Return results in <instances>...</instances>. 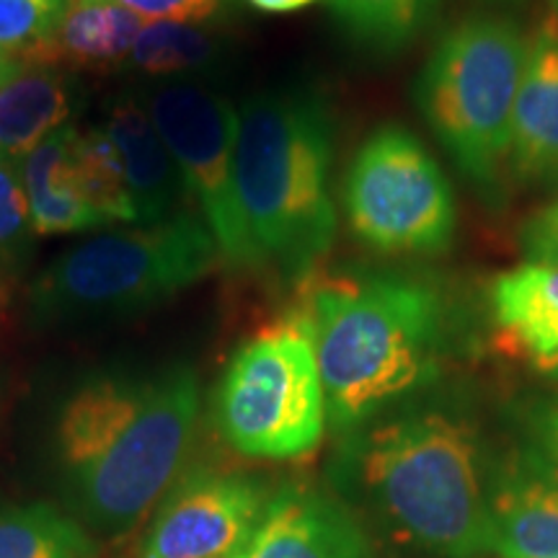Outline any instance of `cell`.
I'll list each match as a JSON object with an SVG mask.
<instances>
[{
  "label": "cell",
  "instance_id": "obj_8",
  "mask_svg": "<svg viewBox=\"0 0 558 558\" xmlns=\"http://www.w3.org/2000/svg\"><path fill=\"white\" fill-rule=\"evenodd\" d=\"M349 228L380 254H439L458 226L456 194L427 145L386 124L354 153L344 179Z\"/></svg>",
  "mask_w": 558,
  "mask_h": 558
},
{
  "label": "cell",
  "instance_id": "obj_13",
  "mask_svg": "<svg viewBox=\"0 0 558 558\" xmlns=\"http://www.w3.org/2000/svg\"><path fill=\"white\" fill-rule=\"evenodd\" d=\"M104 132L122 158L137 220L153 226L184 213L181 202L190 199V192L148 109L135 99H120L111 107Z\"/></svg>",
  "mask_w": 558,
  "mask_h": 558
},
{
  "label": "cell",
  "instance_id": "obj_11",
  "mask_svg": "<svg viewBox=\"0 0 558 558\" xmlns=\"http://www.w3.org/2000/svg\"><path fill=\"white\" fill-rule=\"evenodd\" d=\"M233 558H369V548L333 501L308 488H284L267 501Z\"/></svg>",
  "mask_w": 558,
  "mask_h": 558
},
{
  "label": "cell",
  "instance_id": "obj_26",
  "mask_svg": "<svg viewBox=\"0 0 558 558\" xmlns=\"http://www.w3.org/2000/svg\"><path fill=\"white\" fill-rule=\"evenodd\" d=\"M140 19L179 21V24H202L220 11L222 0H117Z\"/></svg>",
  "mask_w": 558,
  "mask_h": 558
},
{
  "label": "cell",
  "instance_id": "obj_21",
  "mask_svg": "<svg viewBox=\"0 0 558 558\" xmlns=\"http://www.w3.org/2000/svg\"><path fill=\"white\" fill-rule=\"evenodd\" d=\"M442 0H329L347 32L378 50H399L409 45Z\"/></svg>",
  "mask_w": 558,
  "mask_h": 558
},
{
  "label": "cell",
  "instance_id": "obj_27",
  "mask_svg": "<svg viewBox=\"0 0 558 558\" xmlns=\"http://www.w3.org/2000/svg\"><path fill=\"white\" fill-rule=\"evenodd\" d=\"M538 437L550 469H554V476H558V403L543 411L538 422Z\"/></svg>",
  "mask_w": 558,
  "mask_h": 558
},
{
  "label": "cell",
  "instance_id": "obj_29",
  "mask_svg": "<svg viewBox=\"0 0 558 558\" xmlns=\"http://www.w3.org/2000/svg\"><path fill=\"white\" fill-rule=\"evenodd\" d=\"M21 68L24 65H21L19 58H13V54H9V52H0V83L9 81L11 75H16Z\"/></svg>",
  "mask_w": 558,
  "mask_h": 558
},
{
  "label": "cell",
  "instance_id": "obj_12",
  "mask_svg": "<svg viewBox=\"0 0 558 558\" xmlns=\"http://www.w3.org/2000/svg\"><path fill=\"white\" fill-rule=\"evenodd\" d=\"M509 173L522 184L558 186V24L550 16L527 41L512 122Z\"/></svg>",
  "mask_w": 558,
  "mask_h": 558
},
{
  "label": "cell",
  "instance_id": "obj_28",
  "mask_svg": "<svg viewBox=\"0 0 558 558\" xmlns=\"http://www.w3.org/2000/svg\"><path fill=\"white\" fill-rule=\"evenodd\" d=\"M246 3L262 13H295L318 3V0H246Z\"/></svg>",
  "mask_w": 558,
  "mask_h": 558
},
{
  "label": "cell",
  "instance_id": "obj_16",
  "mask_svg": "<svg viewBox=\"0 0 558 558\" xmlns=\"http://www.w3.org/2000/svg\"><path fill=\"white\" fill-rule=\"evenodd\" d=\"M73 132L62 128L37 145L21 160L26 199H29L34 230L41 235L75 233L96 226H107L83 199L73 171Z\"/></svg>",
  "mask_w": 558,
  "mask_h": 558
},
{
  "label": "cell",
  "instance_id": "obj_20",
  "mask_svg": "<svg viewBox=\"0 0 558 558\" xmlns=\"http://www.w3.org/2000/svg\"><path fill=\"white\" fill-rule=\"evenodd\" d=\"M94 546L73 520L47 505L0 512V558H90Z\"/></svg>",
  "mask_w": 558,
  "mask_h": 558
},
{
  "label": "cell",
  "instance_id": "obj_25",
  "mask_svg": "<svg viewBox=\"0 0 558 558\" xmlns=\"http://www.w3.org/2000/svg\"><path fill=\"white\" fill-rule=\"evenodd\" d=\"M520 246L530 264L558 269V199L525 222Z\"/></svg>",
  "mask_w": 558,
  "mask_h": 558
},
{
  "label": "cell",
  "instance_id": "obj_4",
  "mask_svg": "<svg viewBox=\"0 0 558 558\" xmlns=\"http://www.w3.org/2000/svg\"><path fill=\"white\" fill-rule=\"evenodd\" d=\"M362 476L388 518L442 558L492 550V499L473 424L448 411L390 418L362 445Z\"/></svg>",
  "mask_w": 558,
  "mask_h": 558
},
{
  "label": "cell",
  "instance_id": "obj_14",
  "mask_svg": "<svg viewBox=\"0 0 558 558\" xmlns=\"http://www.w3.org/2000/svg\"><path fill=\"white\" fill-rule=\"evenodd\" d=\"M492 550L505 558H558V476L522 471L492 499Z\"/></svg>",
  "mask_w": 558,
  "mask_h": 558
},
{
  "label": "cell",
  "instance_id": "obj_22",
  "mask_svg": "<svg viewBox=\"0 0 558 558\" xmlns=\"http://www.w3.org/2000/svg\"><path fill=\"white\" fill-rule=\"evenodd\" d=\"M130 58L148 75H179L202 70L218 58L215 41L194 24L153 21L137 34Z\"/></svg>",
  "mask_w": 558,
  "mask_h": 558
},
{
  "label": "cell",
  "instance_id": "obj_24",
  "mask_svg": "<svg viewBox=\"0 0 558 558\" xmlns=\"http://www.w3.org/2000/svg\"><path fill=\"white\" fill-rule=\"evenodd\" d=\"M68 0H0V52L34 54L58 32Z\"/></svg>",
  "mask_w": 558,
  "mask_h": 558
},
{
  "label": "cell",
  "instance_id": "obj_17",
  "mask_svg": "<svg viewBox=\"0 0 558 558\" xmlns=\"http://www.w3.org/2000/svg\"><path fill=\"white\" fill-rule=\"evenodd\" d=\"M499 329L533 357L535 365L558 354V269L522 264L492 284Z\"/></svg>",
  "mask_w": 558,
  "mask_h": 558
},
{
  "label": "cell",
  "instance_id": "obj_31",
  "mask_svg": "<svg viewBox=\"0 0 558 558\" xmlns=\"http://www.w3.org/2000/svg\"><path fill=\"white\" fill-rule=\"evenodd\" d=\"M550 3H554V19H556V24H558V0H550Z\"/></svg>",
  "mask_w": 558,
  "mask_h": 558
},
{
  "label": "cell",
  "instance_id": "obj_19",
  "mask_svg": "<svg viewBox=\"0 0 558 558\" xmlns=\"http://www.w3.org/2000/svg\"><path fill=\"white\" fill-rule=\"evenodd\" d=\"M73 171L83 199L104 222L137 220L122 158L107 132H73Z\"/></svg>",
  "mask_w": 558,
  "mask_h": 558
},
{
  "label": "cell",
  "instance_id": "obj_9",
  "mask_svg": "<svg viewBox=\"0 0 558 558\" xmlns=\"http://www.w3.org/2000/svg\"><path fill=\"white\" fill-rule=\"evenodd\" d=\"M148 114L163 137L199 218L233 267H259L235 194V132L239 111L197 83H169L153 90Z\"/></svg>",
  "mask_w": 558,
  "mask_h": 558
},
{
  "label": "cell",
  "instance_id": "obj_7",
  "mask_svg": "<svg viewBox=\"0 0 558 558\" xmlns=\"http://www.w3.org/2000/svg\"><path fill=\"white\" fill-rule=\"evenodd\" d=\"M215 418L222 437L248 458L292 460L318 448L326 401L311 341L295 324L264 331L233 354Z\"/></svg>",
  "mask_w": 558,
  "mask_h": 558
},
{
  "label": "cell",
  "instance_id": "obj_5",
  "mask_svg": "<svg viewBox=\"0 0 558 558\" xmlns=\"http://www.w3.org/2000/svg\"><path fill=\"white\" fill-rule=\"evenodd\" d=\"M527 41L512 19H463L442 34L418 73V111L458 169L484 192H499L509 171Z\"/></svg>",
  "mask_w": 558,
  "mask_h": 558
},
{
  "label": "cell",
  "instance_id": "obj_6",
  "mask_svg": "<svg viewBox=\"0 0 558 558\" xmlns=\"http://www.w3.org/2000/svg\"><path fill=\"white\" fill-rule=\"evenodd\" d=\"M218 254L207 222L184 209L68 248L34 284L32 303L47 318L140 311L205 277Z\"/></svg>",
  "mask_w": 558,
  "mask_h": 558
},
{
  "label": "cell",
  "instance_id": "obj_32",
  "mask_svg": "<svg viewBox=\"0 0 558 558\" xmlns=\"http://www.w3.org/2000/svg\"><path fill=\"white\" fill-rule=\"evenodd\" d=\"M505 3H507V0H505Z\"/></svg>",
  "mask_w": 558,
  "mask_h": 558
},
{
  "label": "cell",
  "instance_id": "obj_2",
  "mask_svg": "<svg viewBox=\"0 0 558 558\" xmlns=\"http://www.w3.org/2000/svg\"><path fill=\"white\" fill-rule=\"evenodd\" d=\"M292 324L311 341L326 414L344 429L437 373L445 303L414 277L333 279L305 295Z\"/></svg>",
  "mask_w": 558,
  "mask_h": 558
},
{
  "label": "cell",
  "instance_id": "obj_23",
  "mask_svg": "<svg viewBox=\"0 0 558 558\" xmlns=\"http://www.w3.org/2000/svg\"><path fill=\"white\" fill-rule=\"evenodd\" d=\"M34 235L37 230L19 163L0 160V275H11L26 262Z\"/></svg>",
  "mask_w": 558,
  "mask_h": 558
},
{
  "label": "cell",
  "instance_id": "obj_30",
  "mask_svg": "<svg viewBox=\"0 0 558 558\" xmlns=\"http://www.w3.org/2000/svg\"><path fill=\"white\" fill-rule=\"evenodd\" d=\"M535 367H538L543 375H548V378H556L558 380V354H556V357H550V360L538 362V365H535Z\"/></svg>",
  "mask_w": 558,
  "mask_h": 558
},
{
  "label": "cell",
  "instance_id": "obj_10",
  "mask_svg": "<svg viewBox=\"0 0 558 558\" xmlns=\"http://www.w3.org/2000/svg\"><path fill=\"white\" fill-rule=\"evenodd\" d=\"M264 507L254 481L197 473L163 501L140 558H233L259 525Z\"/></svg>",
  "mask_w": 558,
  "mask_h": 558
},
{
  "label": "cell",
  "instance_id": "obj_15",
  "mask_svg": "<svg viewBox=\"0 0 558 558\" xmlns=\"http://www.w3.org/2000/svg\"><path fill=\"white\" fill-rule=\"evenodd\" d=\"M70 111L73 94L65 75L47 68H21L0 83V160H24L47 137L68 128Z\"/></svg>",
  "mask_w": 558,
  "mask_h": 558
},
{
  "label": "cell",
  "instance_id": "obj_18",
  "mask_svg": "<svg viewBox=\"0 0 558 558\" xmlns=\"http://www.w3.org/2000/svg\"><path fill=\"white\" fill-rule=\"evenodd\" d=\"M145 19L117 0H68L58 32L32 58L41 62L101 68L128 58Z\"/></svg>",
  "mask_w": 558,
  "mask_h": 558
},
{
  "label": "cell",
  "instance_id": "obj_1",
  "mask_svg": "<svg viewBox=\"0 0 558 558\" xmlns=\"http://www.w3.org/2000/svg\"><path fill=\"white\" fill-rule=\"evenodd\" d=\"M197 418L199 383L186 367L83 383L60 411L58 452L90 518L128 525L148 512L179 476Z\"/></svg>",
  "mask_w": 558,
  "mask_h": 558
},
{
  "label": "cell",
  "instance_id": "obj_3",
  "mask_svg": "<svg viewBox=\"0 0 558 558\" xmlns=\"http://www.w3.org/2000/svg\"><path fill=\"white\" fill-rule=\"evenodd\" d=\"M326 104L311 90H267L239 111L235 194L256 259L300 277L329 254L337 209Z\"/></svg>",
  "mask_w": 558,
  "mask_h": 558
}]
</instances>
